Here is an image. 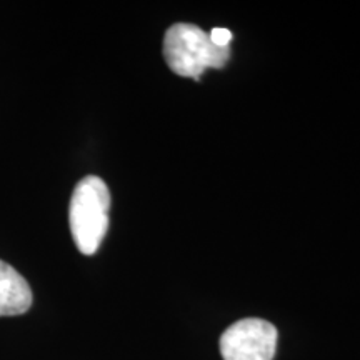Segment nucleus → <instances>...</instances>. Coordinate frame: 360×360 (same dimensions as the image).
Here are the masks:
<instances>
[{"instance_id": "obj_4", "label": "nucleus", "mask_w": 360, "mask_h": 360, "mask_svg": "<svg viewBox=\"0 0 360 360\" xmlns=\"http://www.w3.org/2000/svg\"><path fill=\"white\" fill-rule=\"evenodd\" d=\"M29 282L12 265L0 260V317L22 315L32 307Z\"/></svg>"}, {"instance_id": "obj_2", "label": "nucleus", "mask_w": 360, "mask_h": 360, "mask_svg": "<svg viewBox=\"0 0 360 360\" xmlns=\"http://www.w3.org/2000/svg\"><path fill=\"white\" fill-rule=\"evenodd\" d=\"M164 57L174 74L200 80L207 69H222L231 51L212 44L200 27L175 24L164 37Z\"/></svg>"}, {"instance_id": "obj_3", "label": "nucleus", "mask_w": 360, "mask_h": 360, "mask_svg": "<svg viewBox=\"0 0 360 360\" xmlns=\"http://www.w3.org/2000/svg\"><path fill=\"white\" fill-rule=\"evenodd\" d=\"M277 328L262 319H242L220 337L224 360H274Z\"/></svg>"}, {"instance_id": "obj_5", "label": "nucleus", "mask_w": 360, "mask_h": 360, "mask_svg": "<svg viewBox=\"0 0 360 360\" xmlns=\"http://www.w3.org/2000/svg\"><path fill=\"white\" fill-rule=\"evenodd\" d=\"M209 37L212 40V44L217 45V47L229 49V44H231L232 40V32L227 29H212V32L209 34Z\"/></svg>"}, {"instance_id": "obj_1", "label": "nucleus", "mask_w": 360, "mask_h": 360, "mask_svg": "<svg viewBox=\"0 0 360 360\" xmlns=\"http://www.w3.org/2000/svg\"><path fill=\"white\" fill-rule=\"evenodd\" d=\"M110 192L96 175H87L75 186L69 205V225L79 252L94 255L109 229Z\"/></svg>"}]
</instances>
